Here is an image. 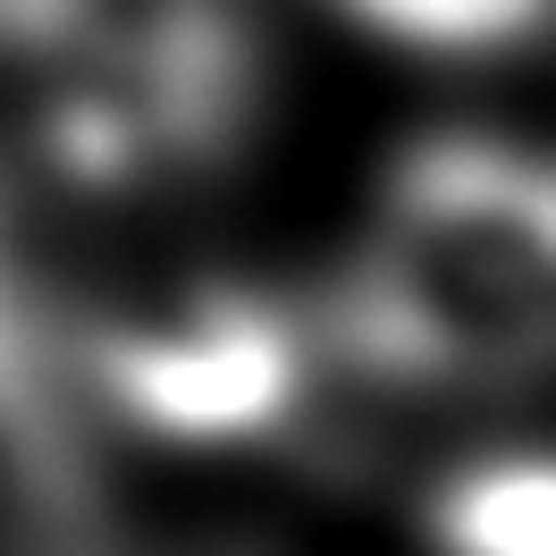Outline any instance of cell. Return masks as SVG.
<instances>
[{"label": "cell", "mask_w": 556, "mask_h": 556, "mask_svg": "<svg viewBox=\"0 0 556 556\" xmlns=\"http://www.w3.org/2000/svg\"><path fill=\"white\" fill-rule=\"evenodd\" d=\"M556 320V186L489 136L414 143L320 338L371 388H515Z\"/></svg>", "instance_id": "cell-1"}, {"label": "cell", "mask_w": 556, "mask_h": 556, "mask_svg": "<svg viewBox=\"0 0 556 556\" xmlns=\"http://www.w3.org/2000/svg\"><path fill=\"white\" fill-rule=\"evenodd\" d=\"M51 313L85 405L127 430L228 447L313 405V338L295 313L211 262H136Z\"/></svg>", "instance_id": "cell-2"}, {"label": "cell", "mask_w": 556, "mask_h": 556, "mask_svg": "<svg viewBox=\"0 0 556 556\" xmlns=\"http://www.w3.org/2000/svg\"><path fill=\"white\" fill-rule=\"evenodd\" d=\"M60 26V0H0V68H26Z\"/></svg>", "instance_id": "cell-5"}, {"label": "cell", "mask_w": 556, "mask_h": 556, "mask_svg": "<svg viewBox=\"0 0 556 556\" xmlns=\"http://www.w3.org/2000/svg\"><path fill=\"white\" fill-rule=\"evenodd\" d=\"M371 35L405 42V51H447V60H481V51H515L540 35L548 0H338Z\"/></svg>", "instance_id": "cell-4"}, {"label": "cell", "mask_w": 556, "mask_h": 556, "mask_svg": "<svg viewBox=\"0 0 556 556\" xmlns=\"http://www.w3.org/2000/svg\"><path fill=\"white\" fill-rule=\"evenodd\" d=\"M430 556H556V472L540 447H489L430 489Z\"/></svg>", "instance_id": "cell-3"}]
</instances>
